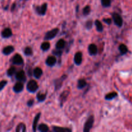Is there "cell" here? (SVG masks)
<instances>
[{
  "label": "cell",
  "instance_id": "19",
  "mask_svg": "<svg viewBox=\"0 0 132 132\" xmlns=\"http://www.w3.org/2000/svg\"><path fill=\"white\" fill-rule=\"evenodd\" d=\"M119 49L120 52H121L122 54H126V53L128 52V51L127 46H126L125 45H124V44H121V45L119 46Z\"/></svg>",
  "mask_w": 132,
  "mask_h": 132
},
{
  "label": "cell",
  "instance_id": "18",
  "mask_svg": "<svg viewBox=\"0 0 132 132\" xmlns=\"http://www.w3.org/2000/svg\"><path fill=\"white\" fill-rule=\"evenodd\" d=\"M15 131L17 132H24L26 131V126L23 123H20L18 125Z\"/></svg>",
  "mask_w": 132,
  "mask_h": 132
},
{
  "label": "cell",
  "instance_id": "22",
  "mask_svg": "<svg viewBox=\"0 0 132 132\" xmlns=\"http://www.w3.org/2000/svg\"><path fill=\"white\" fill-rule=\"evenodd\" d=\"M86 85V82L85 79H79L77 82V88L79 89L83 88Z\"/></svg>",
  "mask_w": 132,
  "mask_h": 132
},
{
  "label": "cell",
  "instance_id": "8",
  "mask_svg": "<svg viewBox=\"0 0 132 132\" xmlns=\"http://www.w3.org/2000/svg\"><path fill=\"white\" fill-rule=\"evenodd\" d=\"M23 88H24L23 84L21 82H18L15 84V85L13 87V90L14 91V92L19 93L22 92V90H23Z\"/></svg>",
  "mask_w": 132,
  "mask_h": 132
},
{
  "label": "cell",
  "instance_id": "32",
  "mask_svg": "<svg viewBox=\"0 0 132 132\" xmlns=\"http://www.w3.org/2000/svg\"><path fill=\"white\" fill-rule=\"evenodd\" d=\"M103 21H104V23L108 24H110L111 23H112V20H111V19H109V18H105V19H103Z\"/></svg>",
  "mask_w": 132,
  "mask_h": 132
},
{
  "label": "cell",
  "instance_id": "15",
  "mask_svg": "<svg viewBox=\"0 0 132 132\" xmlns=\"http://www.w3.org/2000/svg\"><path fill=\"white\" fill-rule=\"evenodd\" d=\"M43 74V70L40 68L37 67L34 70V76L36 78L39 79L41 77V76Z\"/></svg>",
  "mask_w": 132,
  "mask_h": 132
},
{
  "label": "cell",
  "instance_id": "26",
  "mask_svg": "<svg viewBox=\"0 0 132 132\" xmlns=\"http://www.w3.org/2000/svg\"><path fill=\"white\" fill-rule=\"evenodd\" d=\"M15 68L14 67H10L9 70H7V75L8 76L10 77V76H12L15 73Z\"/></svg>",
  "mask_w": 132,
  "mask_h": 132
},
{
  "label": "cell",
  "instance_id": "3",
  "mask_svg": "<svg viewBox=\"0 0 132 132\" xmlns=\"http://www.w3.org/2000/svg\"><path fill=\"white\" fill-rule=\"evenodd\" d=\"M59 32V28H55L52 29V30L49 31L46 34L45 36V40H50L54 39L55 36H57V34Z\"/></svg>",
  "mask_w": 132,
  "mask_h": 132
},
{
  "label": "cell",
  "instance_id": "9",
  "mask_svg": "<svg viewBox=\"0 0 132 132\" xmlns=\"http://www.w3.org/2000/svg\"><path fill=\"white\" fill-rule=\"evenodd\" d=\"M82 53L79 52L76 54L74 56V61L77 65H80L82 63Z\"/></svg>",
  "mask_w": 132,
  "mask_h": 132
},
{
  "label": "cell",
  "instance_id": "4",
  "mask_svg": "<svg viewBox=\"0 0 132 132\" xmlns=\"http://www.w3.org/2000/svg\"><path fill=\"white\" fill-rule=\"evenodd\" d=\"M112 17H113L115 24L119 27H122V24H123V20L122 19V17L117 13H114V14H112Z\"/></svg>",
  "mask_w": 132,
  "mask_h": 132
},
{
  "label": "cell",
  "instance_id": "11",
  "mask_svg": "<svg viewBox=\"0 0 132 132\" xmlns=\"http://www.w3.org/2000/svg\"><path fill=\"white\" fill-rule=\"evenodd\" d=\"M15 78L17 80L20 81H23L26 79L25 77V73H24V71L21 70L19 72H18V73L15 75Z\"/></svg>",
  "mask_w": 132,
  "mask_h": 132
},
{
  "label": "cell",
  "instance_id": "23",
  "mask_svg": "<svg viewBox=\"0 0 132 132\" xmlns=\"http://www.w3.org/2000/svg\"><path fill=\"white\" fill-rule=\"evenodd\" d=\"M117 96V94L116 92H111L107 94L105 97V99L106 100H112V99H114L115 97Z\"/></svg>",
  "mask_w": 132,
  "mask_h": 132
},
{
  "label": "cell",
  "instance_id": "12",
  "mask_svg": "<svg viewBox=\"0 0 132 132\" xmlns=\"http://www.w3.org/2000/svg\"><path fill=\"white\" fill-rule=\"evenodd\" d=\"M88 52L90 55H95L97 53V47L95 44H91L88 46Z\"/></svg>",
  "mask_w": 132,
  "mask_h": 132
},
{
  "label": "cell",
  "instance_id": "17",
  "mask_svg": "<svg viewBox=\"0 0 132 132\" xmlns=\"http://www.w3.org/2000/svg\"><path fill=\"white\" fill-rule=\"evenodd\" d=\"M64 46H65V41H64V40H63V39L59 40V41L57 42L56 45H55V46H56V48L57 49V50L63 48Z\"/></svg>",
  "mask_w": 132,
  "mask_h": 132
},
{
  "label": "cell",
  "instance_id": "1",
  "mask_svg": "<svg viewBox=\"0 0 132 132\" xmlns=\"http://www.w3.org/2000/svg\"><path fill=\"white\" fill-rule=\"evenodd\" d=\"M38 88L39 86L38 85H37V82L34 80H30L27 84V88L30 92L34 93L35 92L37 91Z\"/></svg>",
  "mask_w": 132,
  "mask_h": 132
},
{
  "label": "cell",
  "instance_id": "28",
  "mask_svg": "<svg viewBox=\"0 0 132 132\" xmlns=\"http://www.w3.org/2000/svg\"><path fill=\"white\" fill-rule=\"evenodd\" d=\"M24 53L26 55H32V50L31 48L27 47L24 48Z\"/></svg>",
  "mask_w": 132,
  "mask_h": 132
},
{
  "label": "cell",
  "instance_id": "24",
  "mask_svg": "<svg viewBox=\"0 0 132 132\" xmlns=\"http://www.w3.org/2000/svg\"><path fill=\"white\" fill-rule=\"evenodd\" d=\"M50 47V45L48 42H45L43 43L42 45H41V48L43 51H46V50H48Z\"/></svg>",
  "mask_w": 132,
  "mask_h": 132
},
{
  "label": "cell",
  "instance_id": "5",
  "mask_svg": "<svg viewBox=\"0 0 132 132\" xmlns=\"http://www.w3.org/2000/svg\"><path fill=\"white\" fill-rule=\"evenodd\" d=\"M12 63L14 64H18V65H19V64H23V59L19 54H16L14 57H13Z\"/></svg>",
  "mask_w": 132,
  "mask_h": 132
},
{
  "label": "cell",
  "instance_id": "20",
  "mask_svg": "<svg viewBox=\"0 0 132 132\" xmlns=\"http://www.w3.org/2000/svg\"><path fill=\"white\" fill-rule=\"evenodd\" d=\"M38 130L39 131L41 132H46L49 130V128L47 125H45V124H41L39 126Z\"/></svg>",
  "mask_w": 132,
  "mask_h": 132
},
{
  "label": "cell",
  "instance_id": "27",
  "mask_svg": "<svg viewBox=\"0 0 132 132\" xmlns=\"http://www.w3.org/2000/svg\"><path fill=\"white\" fill-rule=\"evenodd\" d=\"M101 3L104 7H108L111 5V0H101Z\"/></svg>",
  "mask_w": 132,
  "mask_h": 132
},
{
  "label": "cell",
  "instance_id": "29",
  "mask_svg": "<svg viewBox=\"0 0 132 132\" xmlns=\"http://www.w3.org/2000/svg\"><path fill=\"white\" fill-rule=\"evenodd\" d=\"M90 12V6H88V5H87V6H86L83 9V14L85 15H88Z\"/></svg>",
  "mask_w": 132,
  "mask_h": 132
},
{
  "label": "cell",
  "instance_id": "21",
  "mask_svg": "<svg viewBox=\"0 0 132 132\" xmlns=\"http://www.w3.org/2000/svg\"><path fill=\"white\" fill-rule=\"evenodd\" d=\"M95 24L96 26V28L98 32H102L103 30V26L102 24V23H101L100 21L99 20H96L95 21Z\"/></svg>",
  "mask_w": 132,
  "mask_h": 132
},
{
  "label": "cell",
  "instance_id": "10",
  "mask_svg": "<svg viewBox=\"0 0 132 132\" xmlns=\"http://www.w3.org/2000/svg\"><path fill=\"white\" fill-rule=\"evenodd\" d=\"M56 58L54 56L48 57L46 61V64L48 66H49V67H53V66H54L55 64V63H56Z\"/></svg>",
  "mask_w": 132,
  "mask_h": 132
},
{
  "label": "cell",
  "instance_id": "7",
  "mask_svg": "<svg viewBox=\"0 0 132 132\" xmlns=\"http://www.w3.org/2000/svg\"><path fill=\"white\" fill-rule=\"evenodd\" d=\"M12 35V32L10 28H5L1 32V36L3 38H9L11 37Z\"/></svg>",
  "mask_w": 132,
  "mask_h": 132
},
{
  "label": "cell",
  "instance_id": "31",
  "mask_svg": "<svg viewBox=\"0 0 132 132\" xmlns=\"http://www.w3.org/2000/svg\"><path fill=\"white\" fill-rule=\"evenodd\" d=\"M92 21H88L86 23V27L88 29H90L92 28Z\"/></svg>",
  "mask_w": 132,
  "mask_h": 132
},
{
  "label": "cell",
  "instance_id": "25",
  "mask_svg": "<svg viewBox=\"0 0 132 132\" xmlns=\"http://www.w3.org/2000/svg\"><path fill=\"white\" fill-rule=\"evenodd\" d=\"M37 99H38L39 101H41V102L44 101L45 100V99H46V95H45V94L39 93V94H38L37 95Z\"/></svg>",
  "mask_w": 132,
  "mask_h": 132
},
{
  "label": "cell",
  "instance_id": "33",
  "mask_svg": "<svg viewBox=\"0 0 132 132\" xmlns=\"http://www.w3.org/2000/svg\"><path fill=\"white\" fill-rule=\"evenodd\" d=\"M34 104V100H29L27 103V104H28V106H32Z\"/></svg>",
  "mask_w": 132,
  "mask_h": 132
},
{
  "label": "cell",
  "instance_id": "16",
  "mask_svg": "<svg viewBox=\"0 0 132 132\" xmlns=\"http://www.w3.org/2000/svg\"><path fill=\"white\" fill-rule=\"evenodd\" d=\"M40 116H41V113H37V114L36 116V117H35L34 120V122H33V131H36V128H37V122H38Z\"/></svg>",
  "mask_w": 132,
  "mask_h": 132
},
{
  "label": "cell",
  "instance_id": "13",
  "mask_svg": "<svg viewBox=\"0 0 132 132\" xmlns=\"http://www.w3.org/2000/svg\"><path fill=\"white\" fill-rule=\"evenodd\" d=\"M14 50V48L12 46H7L6 47H5L3 50V53L5 55H9L11 53H12Z\"/></svg>",
  "mask_w": 132,
  "mask_h": 132
},
{
  "label": "cell",
  "instance_id": "6",
  "mask_svg": "<svg viewBox=\"0 0 132 132\" xmlns=\"http://www.w3.org/2000/svg\"><path fill=\"white\" fill-rule=\"evenodd\" d=\"M47 10V4L44 3L41 6H37L36 7V11L40 15H45Z\"/></svg>",
  "mask_w": 132,
  "mask_h": 132
},
{
  "label": "cell",
  "instance_id": "14",
  "mask_svg": "<svg viewBox=\"0 0 132 132\" xmlns=\"http://www.w3.org/2000/svg\"><path fill=\"white\" fill-rule=\"evenodd\" d=\"M53 131L55 132H70L72 130L69 128H61L59 127V126H54Z\"/></svg>",
  "mask_w": 132,
  "mask_h": 132
},
{
  "label": "cell",
  "instance_id": "2",
  "mask_svg": "<svg viewBox=\"0 0 132 132\" xmlns=\"http://www.w3.org/2000/svg\"><path fill=\"white\" fill-rule=\"evenodd\" d=\"M94 122V117L93 116H91L89 117L86 121V123L85 125V127H84L83 131L85 132H88L90 131L91 128H92Z\"/></svg>",
  "mask_w": 132,
  "mask_h": 132
},
{
  "label": "cell",
  "instance_id": "30",
  "mask_svg": "<svg viewBox=\"0 0 132 132\" xmlns=\"http://www.w3.org/2000/svg\"><path fill=\"white\" fill-rule=\"evenodd\" d=\"M6 84H7V81H5V80H3V81H0V91H1L5 88Z\"/></svg>",
  "mask_w": 132,
  "mask_h": 132
}]
</instances>
